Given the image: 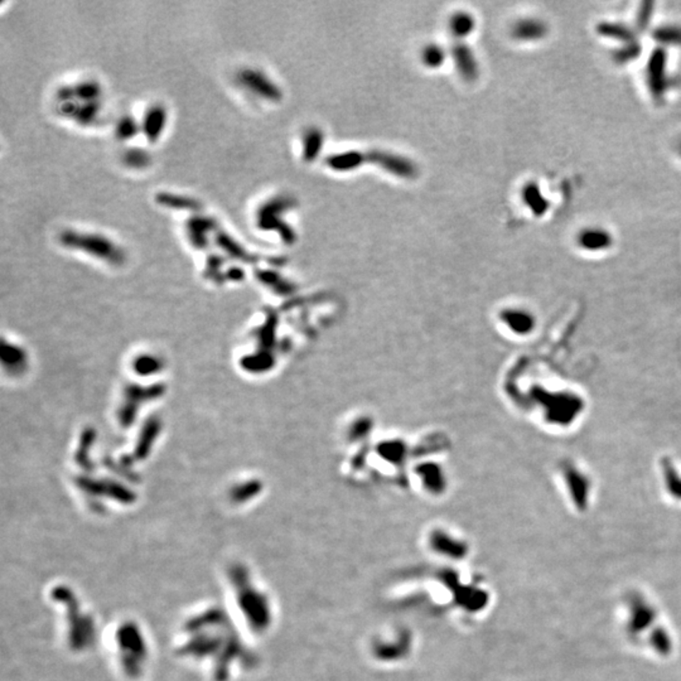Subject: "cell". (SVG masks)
<instances>
[{
    "instance_id": "cell-1",
    "label": "cell",
    "mask_w": 681,
    "mask_h": 681,
    "mask_svg": "<svg viewBox=\"0 0 681 681\" xmlns=\"http://www.w3.org/2000/svg\"><path fill=\"white\" fill-rule=\"evenodd\" d=\"M295 200L290 196H279L266 202L259 210V226L264 230H274L283 239L292 244L295 240V232L283 218L284 213L295 207Z\"/></svg>"
},
{
    "instance_id": "cell-2",
    "label": "cell",
    "mask_w": 681,
    "mask_h": 681,
    "mask_svg": "<svg viewBox=\"0 0 681 681\" xmlns=\"http://www.w3.org/2000/svg\"><path fill=\"white\" fill-rule=\"evenodd\" d=\"M367 163L377 165L381 170L388 172L391 176L404 179H413L418 176L419 168L411 159L403 157L400 154L389 153L382 150H370L366 153Z\"/></svg>"
},
{
    "instance_id": "cell-3",
    "label": "cell",
    "mask_w": 681,
    "mask_h": 681,
    "mask_svg": "<svg viewBox=\"0 0 681 681\" xmlns=\"http://www.w3.org/2000/svg\"><path fill=\"white\" fill-rule=\"evenodd\" d=\"M237 80L247 91L256 95L258 97L268 101H279L282 99V90L261 71L254 69L241 71Z\"/></svg>"
},
{
    "instance_id": "cell-4",
    "label": "cell",
    "mask_w": 681,
    "mask_h": 681,
    "mask_svg": "<svg viewBox=\"0 0 681 681\" xmlns=\"http://www.w3.org/2000/svg\"><path fill=\"white\" fill-rule=\"evenodd\" d=\"M656 618V613L651 605L639 594H634L629 598V629L632 634H640L644 629L650 627Z\"/></svg>"
},
{
    "instance_id": "cell-5",
    "label": "cell",
    "mask_w": 681,
    "mask_h": 681,
    "mask_svg": "<svg viewBox=\"0 0 681 681\" xmlns=\"http://www.w3.org/2000/svg\"><path fill=\"white\" fill-rule=\"evenodd\" d=\"M451 53L459 75L467 81H475L480 75V66L472 48L466 43L458 42L453 46Z\"/></svg>"
},
{
    "instance_id": "cell-6",
    "label": "cell",
    "mask_w": 681,
    "mask_h": 681,
    "mask_svg": "<svg viewBox=\"0 0 681 681\" xmlns=\"http://www.w3.org/2000/svg\"><path fill=\"white\" fill-rule=\"evenodd\" d=\"M367 163L366 153L361 150H347L340 153L331 154L326 159V165L336 172H351Z\"/></svg>"
},
{
    "instance_id": "cell-7",
    "label": "cell",
    "mask_w": 681,
    "mask_h": 681,
    "mask_svg": "<svg viewBox=\"0 0 681 681\" xmlns=\"http://www.w3.org/2000/svg\"><path fill=\"white\" fill-rule=\"evenodd\" d=\"M324 146V134L322 130L311 126L303 134V158L306 162H314L322 152Z\"/></svg>"
},
{
    "instance_id": "cell-8",
    "label": "cell",
    "mask_w": 681,
    "mask_h": 681,
    "mask_svg": "<svg viewBox=\"0 0 681 681\" xmlns=\"http://www.w3.org/2000/svg\"><path fill=\"white\" fill-rule=\"evenodd\" d=\"M476 19L468 12H457L449 19V30L457 40H463L473 33Z\"/></svg>"
},
{
    "instance_id": "cell-9",
    "label": "cell",
    "mask_w": 681,
    "mask_h": 681,
    "mask_svg": "<svg viewBox=\"0 0 681 681\" xmlns=\"http://www.w3.org/2000/svg\"><path fill=\"white\" fill-rule=\"evenodd\" d=\"M446 49L435 43H429L420 53V59L428 69H439L446 62Z\"/></svg>"
},
{
    "instance_id": "cell-10",
    "label": "cell",
    "mask_w": 681,
    "mask_h": 681,
    "mask_svg": "<svg viewBox=\"0 0 681 681\" xmlns=\"http://www.w3.org/2000/svg\"><path fill=\"white\" fill-rule=\"evenodd\" d=\"M543 28L540 24L533 20H523L519 22L514 28V35L519 40H533L541 35Z\"/></svg>"
},
{
    "instance_id": "cell-11",
    "label": "cell",
    "mask_w": 681,
    "mask_h": 681,
    "mask_svg": "<svg viewBox=\"0 0 681 681\" xmlns=\"http://www.w3.org/2000/svg\"><path fill=\"white\" fill-rule=\"evenodd\" d=\"M651 644L653 649L661 653L668 655L673 649V642L670 639L669 634L664 629H655L651 634Z\"/></svg>"
},
{
    "instance_id": "cell-12",
    "label": "cell",
    "mask_w": 681,
    "mask_h": 681,
    "mask_svg": "<svg viewBox=\"0 0 681 681\" xmlns=\"http://www.w3.org/2000/svg\"><path fill=\"white\" fill-rule=\"evenodd\" d=\"M147 119L153 120V123L146 122V133L150 138H155L159 134L158 130H160V128L163 126V123H165V110L163 109H153L149 112Z\"/></svg>"
}]
</instances>
